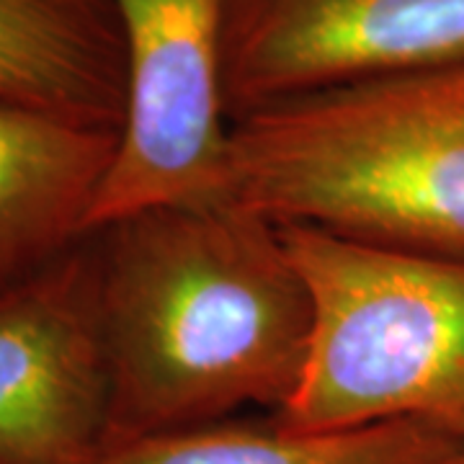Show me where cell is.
<instances>
[{
	"instance_id": "8",
	"label": "cell",
	"mask_w": 464,
	"mask_h": 464,
	"mask_svg": "<svg viewBox=\"0 0 464 464\" xmlns=\"http://www.w3.org/2000/svg\"><path fill=\"white\" fill-rule=\"evenodd\" d=\"M124 42L106 0H0V101L121 132Z\"/></svg>"
},
{
	"instance_id": "7",
	"label": "cell",
	"mask_w": 464,
	"mask_h": 464,
	"mask_svg": "<svg viewBox=\"0 0 464 464\" xmlns=\"http://www.w3.org/2000/svg\"><path fill=\"white\" fill-rule=\"evenodd\" d=\"M119 132L0 101V295L75 248Z\"/></svg>"
},
{
	"instance_id": "9",
	"label": "cell",
	"mask_w": 464,
	"mask_h": 464,
	"mask_svg": "<svg viewBox=\"0 0 464 464\" xmlns=\"http://www.w3.org/2000/svg\"><path fill=\"white\" fill-rule=\"evenodd\" d=\"M459 444L418 420L310 433L284 429L271 415L109 441L99 464H433Z\"/></svg>"
},
{
	"instance_id": "4",
	"label": "cell",
	"mask_w": 464,
	"mask_h": 464,
	"mask_svg": "<svg viewBox=\"0 0 464 464\" xmlns=\"http://www.w3.org/2000/svg\"><path fill=\"white\" fill-rule=\"evenodd\" d=\"M127 67L124 124L88 232L142 209L222 197L227 0H106Z\"/></svg>"
},
{
	"instance_id": "10",
	"label": "cell",
	"mask_w": 464,
	"mask_h": 464,
	"mask_svg": "<svg viewBox=\"0 0 464 464\" xmlns=\"http://www.w3.org/2000/svg\"><path fill=\"white\" fill-rule=\"evenodd\" d=\"M433 464H464V441L459 444V447L454 449L451 454H447L444 459H439V462H433Z\"/></svg>"
},
{
	"instance_id": "1",
	"label": "cell",
	"mask_w": 464,
	"mask_h": 464,
	"mask_svg": "<svg viewBox=\"0 0 464 464\" xmlns=\"http://www.w3.org/2000/svg\"><path fill=\"white\" fill-rule=\"evenodd\" d=\"M109 377V441L276 413L313 341V297L282 227L212 197L88 232Z\"/></svg>"
},
{
	"instance_id": "5",
	"label": "cell",
	"mask_w": 464,
	"mask_h": 464,
	"mask_svg": "<svg viewBox=\"0 0 464 464\" xmlns=\"http://www.w3.org/2000/svg\"><path fill=\"white\" fill-rule=\"evenodd\" d=\"M464 60V0H227L232 121Z\"/></svg>"
},
{
	"instance_id": "3",
	"label": "cell",
	"mask_w": 464,
	"mask_h": 464,
	"mask_svg": "<svg viewBox=\"0 0 464 464\" xmlns=\"http://www.w3.org/2000/svg\"><path fill=\"white\" fill-rule=\"evenodd\" d=\"M282 227L313 297L295 395L271 413L292 431L418 420L464 441V261Z\"/></svg>"
},
{
	"instance_id": "6",
	"label": "cell",
	"mask_w": 464,
	"mask_h": 464,
	"mask_svg": "<svg viewBox=\"0 0 464 464\" xmlns=\"http://www.w3.org/2000/svg\"><path fill=\"white\" fill-rule=\"evenodd\" d=\"M111 377L91 235L0 295V464H99Z\"/></svg>"
},
{
	"instance_id": "2",
	"label": "cell",
	"mask_w": 464,
	"mask_h": 464,
	"mask_svg": "<svg viewBox=\"0 0 464 464\" xmlns=\"http://www.w3.org/2000/svg\"><path fill=\"white\" fill-rule=\"evenodd\" d=\"M222 197L284 227L464 261V60L232 121Z\"/></svg>"
}]
</instances>
